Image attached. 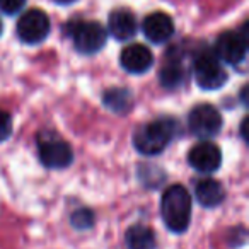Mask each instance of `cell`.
Masks as SVG:
<instances>
[{
    "label": "cell",
    "instance_id": "1",
    "mask_svg": "<svg viewBox=\"0 0 249 249\" xmlns=\"http://www.w3.org/2000/svg\"><path fill=\"white\" fill-rule=\"evenodd\" d=\"M160 213L166 227L174 234H181L188 229L191 220V195L181 184H173L162 195Z\"/></svg>",
    "mask_w": 249,
    "mask_h": 249
},
{
    "label": "cell",
    "instance_id": "2",
    "mask_svg": "<svg viewBox=\"0 0 249 249\" xmlns=\"http://www.w3.org/2000/svg\"><path fill=\"white\" fill-rule=\"evenodd\" d=\"M174 135L173 120H156L142 124L133 135V145L143 156H157L160 154Z\"/></svg>",
    "mask_w": 249,
    "mask_h": 249
},
{
    "label": "cell",
    "instance_id": "3",
    "mask_svg": "<svg viewBox=\"0 0 249 249\" xmlns=\"http://www.w3.org/2000/svg\"><path fill=\"white\" fill-rule=\"evenodd\" d=\"M70 38L75 50L84 55H94L106 45V29L94 21H77L70 24Z\"/></svg>",
    "mask_w": 249,
    "mask_h": 249
},
{
    "label": "cell",
    "instance_id": "4",
    "mask_svg": "<svg viewBox=\"0 0 249 249\" xmlns=\"http://www.w3.org/2000/svg\"><path fill=\"white\" fill-rule=\"evenodd\" d=\"M39 160L48 169H63L73 160L72 147L56 135H41L38 140Z\"/></svg>",
    "mask_w": 249,
    "mask_h": 249
},
{
    "label": "cell",
    "instance_id": "5",
    "mask_svg": "<svg viewBox=\"0 0 249 249\" xmlns=\"http://www.w3.org/2000/svg\"><path fill=\"white\" fill-rule=\"evenodd\" d=\"M193 73L196 84L205 90L220 89L227 80V72L213 53H200L195 58Z\"/></svg>",
    "mask_w": 249,
    "mask_h": 249
},
{
    "label": "cell",
    "instance_id": "6",
    "mask_svg": "<svg viewBox=\"0 0 249 249\" xmlns=\"http://www.w3.org/2000/svg\"><path fill=\"white\" fill-rule=\"evenodd\" d=\"M50 18L39 9H31L19 18L16 26V35L26 45H38L45 41L50 35Z\"/></svg>",
    "mask_w": 249,
    "mask_h": 249
},
{
    "label": "cell",
    "instance_id": "7",
    "mask_svg": "<svg viewBox=\"0 0 249 249\" xmlns=\"http://www.w3.org/2000/svg\"><path fill=\"white\" fill-rule=\"evenodd\" d=\"M246 53H248V26L242 28V35L235 31L222 33L217 39L213 55L222 62L235 67L244 62Z\"/></svg>",
    "mask_w": 249,
    "mask_h": 249
},
{
    "label": "cell",
    "instance_id": "8",
    "mask_svg": "<svg viewBox=\"0 0 249 249\" xmlns=\"http://www.w3.org/2000/svg\"><path fill=\"white\" fill-rule=\"evenodd\" d=\"M222 114L212 104H200L193 107L188 116V126L193 135L200 139H212L222 130Z\"/></svg>",
    "mask_w": 249,
    "mask_h": 249
},
{
    "label": "cell",
    "instance_id": "9",
    "mask_svg": "<svg viewBox=\"0 0 249 249\" xmlns=\"http://www.w3.org/2000/svg\"><path fill=\"white\" fill-rule=\"evenodd\" d=\"M188 162L195 171L203 174H210L220 167L222 164V154L215 143L212 142H200L191 147L188 154Z\"/></svg>",
    "mask_w": 249,
    "mask_h": 249
},
{
    "label": "cell",
    "instance_id": "10",
    "mask_svg": "<svg viewBox=\"0 0 249 249\" xmlns=\"http://www.w3.org/2000/svg\"><path fill=\"white\" fill-rule=\"evenodd\" d=\"M142 31L150 43L160 45V43H166L167 39L173 38L174 22L164 12H152V14H149L143 19Z\"/></svg>",
    "mask_w": 249,
    "mask_h": 249
},
{
    "label": "cell",
    "instance_id": "11",
    "mask_svg": "<svg viewBox=\"0 0 249 249\" xmlns=\"http://www.w3.org/2000/svg\"><path fill=\"white\" fill-rule=\"evenodd\" d=\"M120 62L126 72L143 73L152 67L154 55L147 46L140 45V43H133V45H128L121 52Z\"/></svg>",
    "mask_w": 249,
    "mask_h": 249
},
{
    "label": "cell",
    "instance_id": "12",
    "mask_svg": "<svg viewBox=\"0 0 249 249\" xmlns=\"http://www.w3.org/2000/svg\"><path fill=\"white\" fill-rule=\"evenodd\" d=\"M137 19L126 9H118V11L111 12L109 19H107V28L114 39L118 41H126L132 39L137 35Z\"/></svg>",
    "mask_w": 249,
    "mask_h": 249
},
{
    "label": "cell",
    "instance_id": "13",
    "mask_svg": "<svg viewBox=\"0 0 249 249\" xmlns=\"http://www.w3.org/2000/svg\"><path fill=\"white\" fill-rule=\"evenodd\" d=\"M195 196H196L198 203L205 208H215L224 201L225 191L218 181L212 179V178H203L196 183L195 186Z\"/></svg>",
    "mask_w": 249,
    "mask_h": 249
},
{
    "label": "cell",
    "instance_id": "14",
    "mask_svg": "<svg viewBox=\"0 0 249 249\" xmlns=\"http://www.w3.org/2000/svg\"><path fill=\"white\" fill-rule=\"evenodd\" d=\"M124 242L128 249H156V234L150 227L142 224L132 225L124 234Z\"/></svg>",
    "mask_w": 249,
    "mask_h": 249
},
{
    "label": "cell",
    "instance_id": "15",
    "mask_svg": "<svg viewBox=\"0 0 249 249\" xmlns=\"http://www.w3.org/2000/svg\"><path fill=\"white\" fill-rule=\"evenodd\" d=\"M160 82L164 87H169V89L179 87L184 82V67L179 58L173 60L164 67L160 72Z\"/></svg>",
    "mask_w": 249,
    "mask_h": 249
},
{
    "label": "cell",
    "instance_id": "16",
    "mask_svg": "<svg viewBox=\"0 0 249 249\" xmlns=\"http://www.w3.org/2000/svg\"><path fill=\"white\" fill-rule=\"evenodd\" d=\"M104 104L113 111H126L132 104V96L126 89H109L104 94Z\"/></svg>",
    "mask_w": 249,
    "mask_h": 249
},
{
    "label": "cell",
    "instance_id": "17",
    "mask_svg": "<svg viewBox=\"0 0 249 249\" xmlns=\"http://www.w3.org/2000/svg\"><path fill=\"white\" fill-rule=\"evenodd\" d=\"M70 222H72V225L75 229H79V231H84V229L92 227L94 213L90 210H87V208H79V210H75L72 213V217H70Z\"/></svg>",
    "mask_w": 249,
    "mask_h": 249
},
{
    "label": "cell",
    "instance_id": "18",
    "mask_svg": "<svg viewBox=\"0 0 249 249\" xmlns=\"http://www.w3.org/2000/svg\"><path fill=\"white\" fill-rule=\"evenodd\" d=\"M12 133V118L7 111L0 109V142H4Z\"/></svg>",
    "mask_w": 249,
    "mask_h": 249
},
{
    "label": "cell",
    "instance_id": "19",
    "mask_svg": "<svg viewBox=\"0 0 249 249\" xmlns=\"http://www.w3.org/2000/svg\"><path fill=\"white\" fill-rule=\"evenodd\" d=\"M26 0H0V11L7 16H14L24 7Z\"/></svg>",
    "mask_w": 249,
    "mask_h": 249
},
{
    "label": "cell",
    "instance_id": "20",
    "mask_svg": "<svg viewBox=\"0 0 249 249\" xmlns=\"http://www.w3.org/2000/svg\"><path fill=\"white\" fill-rule=\"evenodd\" d=\"M246 126H248V118H244L242 120V123H241V135H242V139H248V132H246Z\"/></svg>",
    "mask_w": 249,
    "mask_h": 249
},
{
    "label": "cell",
    "instance_id": "21",
    "mask_svg": "<svg viewBox=\"0 0 249 249\" xmlns=\"http://www.w3.org/2000/svg\"><path fill=\"white\" fill-rule=\"evenodd\" d=\"M56 4H72V2H75V0H55Z\"/></svg>",
    "mask_w": 249,
    "mask_h": 249
},
{
    "label": "cell",
    "instance_id": "22",
    "mask_svg": "<svg viewBox=\"0 0 249 249\" xmlns=\"http://www.w3.org/2000/svg\"><path fill=\"white\" fill-rule=\"evenodd\" d=\"M0 35H2V21H0Z\"/></svg>",
    "mask_w": 249,
    "mask_h": 249
}]
</instances>
